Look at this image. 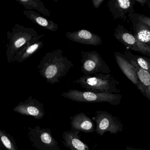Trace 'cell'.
Instances as JSON below:
<instances>
[{"label": "cell", "mask_w": 150, "mask_h": 150, "mask_svg": "<svg viewBox=\"0 0 150 150\" xmlns=\"http://www.w3.org/2000/svg\"><path fill=\"white\" fill-rule=\"evenodd\" d=\"M38 35L37 32L33 28H25L22 25L16 24L12 31H7V39L8 42L6 47L8 62L13 63L14 57L16 53Z\"/></svg>", "instance_id": "3957f363"}, {"label": "cell", "mask_w": 150, "mask_h": 150, "mask_svg": "<svg viewBox=\"0 0 150 150\" xmlns=\"http://www.w3.org/2000/svg\"><path fill=\"white\" fill-rule=\"evenodd\" d=\"M125 57L129 60L135 67L139 81L137 87L141 93L150 101V74L139 67L136 62L129 56L124 52Z\"/></svg>", "instance_id": "5bb4252c"}, {"label": "cell", "mask_w": 150, "mask_h": 150, "mask_svg": "<svg viewBox=\"0 0 150 150\" xmlns=\"http://www.w3.org/2000/svg\"><path fill=\"white\" fill-rule=\"evenodd\" d=\"M66 36L70 41L86 45L99 46L102 43L100 37L87 30L67 32Z\"/></svg>", "instance_id": "8fae6325"}, {"label": "cell", "mask_w": 150, "mask_h": 150, "mask_svg": "<svg viewBox=\"0 0 150 150\" xmlns=\"http://www.w3.org/2000/svg\"><path fill=\"white\" fill-rule=\"evenodd\" d=\"M63 53L61 49L47 52L38 66L40 75L51 85L60 82V79L74 67L72 62L63 56Z\"/></svg>", "instance_id": "6da1fadb"}, {"label": "cell", "mask_w": 150, "mask_h": 150, "mask_svg": "<svg viewBox=\"0 0 150 150\" xmlns=\"http://www.w3.org/2000/svg\"><path fill=\"white\" fill-rule=\"evenodd\" d=\"M136 2L140 4L142 7L144 6L145 5L147 4L148 0H136Z\"/></svg>", "instance_id": "cb8c5ba5"}, {"label": "cell", "mask_w": 150, "mask_h": 150, "mask_svg": "<svg viewBox=\"0 0 150 150\" xmlns=\"http://www.w3.org/2000/svg\"><path fill=\"white\" fill-rule=\"evenodd\" d=\"M13 110L22 115L31 116L37 120L42 119L45 115L43 104L32 96L24 101L20 102Z\"/></svg>", "instance_id": "9c48e42d"}, {"label": "cell", "mask_w": 150, "mask_h": 150, "mask_svg": "<svg viewBox=\"0 0 150 150\" xmlns=\"http://www.w3.org/2000/svg\"><path fill=\"white\" fill-rule=\"evenodd\" d=\"M72 130L79 131L85 133H93L95 131V125L93 119L85 113H80L70 117Z\"/></svg>", "instance_id": "9a60e30c"}, {"label": "cell", "mask_w": 150, "mask_h": 150, "mask_svg": "<svg viewBox=\"0 0 150 150\" xmlns=\"http://www.w3.org/2000/svg\"><path fill=\"white\" fill-rule=\"evenodd\" d=\"M126 150H145L144 149H139V148H133L132 147H126Z\"/></svg>", "instance_id": "d4e9b609"}, {"label": "cell", "mask_w": 150, "mask_h": 150, "mask_svg": "<svg viewBox=\"0 0 150 150\" xmlns=\"http://www.w3.org/2000/svg\"><path fill=\"white\" fill-rule=\"evenodd\" d=\"M92 119L96 122L95 132L100 136H103L108 132L116 134L122 131L123 126L122 123L108 111L97 110Z\"/></svg>", "instance_id": "52a82bcc"}, {"label": "cell", "mask_w": 150, "mask_h": 150, "mask_svg": "<svg viewBox=\"0 0 150 150\" xmlns=\"http://www.w3.org/2000/svg\"><path fill=\"white\" fill-rule=\"evenodd\" d=\"M22 5L25 10H35L45 17H50L51 15L50 10L46 8L43 2L40 0H16Z\"/></svg>", "instance_id": "d6986e66"}, {"label": "cell", "mask_w": 150, "mask_h": 150, "mask_svg": "<svg viewBox=\"0 0 150 150\" xmlns=\"http://www.w3.org/2000/svg\"><path fill=\"white\" fill-rule=\"evenodd\" d=\"M124 52L128 54L143 70L148 72L150 74V59L144 56L132 54L129 50L126 49Z\"/></svg>", "instance_id": "44dd1931"}, {"label": "cell", "mask_w": 150, "mask_h": 150, "mask_svg": "<svg viewBox=\"0 0 150 150\" xmlns=\"http://www.w3.org/2000/svg\"><path fill=\"white\" fill-rule=\"evenodd\" d=\"M114 35L127 48L150 57V46L139 42L123 26L118 24L115 29Z\"/></svg>", "instance_id": "ba28073f"}, {"label": "cell", "mask_w": 150, "mask_h": 150, "mask_svg": "<svg viewBox=\"0 0 150 150\" xmlns=\"http://www.w3.org/2000/svg\"><path fill=\"white\" fill-rule=\"evenodd\" d=\"M73 82L87 91L114 94L118 93L121 91L117 87L119 81L110 74L84 75Z\"/></svg>", "instance_id": "7a4b0ae2"}, {"label": "cell", "mask_w": 150, "mask_h": 150, "mask_svg": "<svg viewBox=\"0 0 150 150\" xmlns=\"http://www.w3.org/2000/svg\"><path fill=\"white\" fill-rule=\"evenodd\" d=\"M2 150V149H1V150Z\"/></svg>", "instance_id": "4316f807"}, {"label": "cell", "mask_w": 150, "mask_h": 150, "mask_svg": "<svg viewBox=\"0 0 150 150\" xmlns=\"http://www.w3.org/2000/svg\"><path fill=\"white\" fill-rule=\"evenodd\" d=\"M114 55L116 61L121 71L137 88L139 86L138 79L136 69L133 65L125 57L123 54L116 52Z\"/></svg>", "instance_id": "e0dca14e"}, {"label": "cell", "mask_w": 150, "mask_h": 150, "mask_svg": "<svg viewBox=\"0 0 150 150\" xmlns=\"http://www.w3.org/2000/svg\"><path fill=\"white\" fill-rule=\"evenodd\" d=\"M79 132V131L71 130L63 132V144L70 150H90L88 145L81 139Z\"/></svg>", "instance_id": "2e32d148"}, {"label": "cell", "mask_w": 150, "mask_h": 150, "mask_svg": "<svg viewBox=\"0 0 150 150\" xmlns=\"http://www.w3.org/2000/svg\"><path fill=\"white\" fill-rule=\"evenodd\" d=\"M23 14L29 20L39 26L52 32H56L58 29V25L56 23L45 18L34 10H25Z\"/></svg>", "instance_id": "ac0fdd59"}, {"label": "cell", "mask_w": 150, "mask_h": 150, "mask_svg": "<svg viewBox=\"0 0 150 150\" xmlns=\"http://www.w3.org/2000/svg\"><path fill=\"white\" fill-rule=\"evenodd\" d=\"M132 24L133 35L139 42L150 46V27L138 19L135 13L128 15Z\"/></svg>", "instance_id": "4fadbf2b"}, {"label": "cell", "mask_w": 150, "mask_h": 150, "mask_svg": "<svg viewBox=\"0 0 150 150\" xmlns=\"http://www.w3.org/2000/svg\"><path fill=\"white\" fill-rule=\"evenodd\" d=\"M135 15L139 20L146 23L149 27H150V16H147L144 14H137L136 13H135Z\"/></svg>", "instance_id": "7402d4cb"}, {"label": "cell", "mask_w": 150, "mask_h": 150, "mask_svg": "<svg viewBox=\"0 0 150 150\" xmlns=\"http://www.w3.org/2000/svg\"><path fill=\"white\" fill-rule=\"evenodd\" d=\"M81 72L85 75L98 73L110 74L111 70L96 51H81Z\"/></svg>", "instance_id": "8992f818"}, {"label": "cell", "mask_w": 150, "mask_h": 150, "mask_svg": "<svg viewBox=\"0 0 150 150\" xmlns=\"http://www.w3.org/2000/svg\"><path fill=\"white\" fill-rule=\"evenodd\" d=\"M0 139L1 149L4 150H19L14 139L4 130H0Z\"/></svg>", "instance_id": "ffe728a7"}, {"label": "cell", "mask_w": 150, "mask_h": 150, "mask_svg": "<svg viewBox=\"0 0 150 150\" xmlns=\"http://www.w3.org/2000/svg\"><path fill=\"white\" fill-rule=\"evenodd\" d=\"M45 35H38L24 45L14 56L13 62L21 63L32 57L38 51L43 47L44 43L40 40Z\"/></svg>", "instance_id": "7c38bea8"}, {"label": "cell", "mask_w": 150, "mask_h": 150, "mask_svg": "<svg viewBox=\"0 0 150 150\" xmlns=\"http://www.w3.org/2000/svg\"><path fill=\"white\" fill-rule=\"evenodd\" d=\"M61 96L77 102H107L115 106L119 105L122 99V95L118 93L81 91L75 89H69L67 92L61 94Z\"/></svg>", "instance_id": "277c9868"}, {"label": "cell", "mask_w": 150, "mask_h": 150, "mask_svg": "<svg viewBox=\"0 0 150 150\" xmlns=\"http://www.w3.org/2000/svg\"><path fill=\"white\" fill-rule=\"evenodd\" d=\"M92 1L94 8L96 9H98L104 1V0H92Z\"/></svg>", "instance_id": "603a6c76"}, {"label": "cell", "mask_w": 150, "mask_h": 150, "mask_svg": "<svg viewBox=\"0 0 150 150\" xmlns=\"http://www.w3.org/2000/svg\"><path fill=\"white\" fill-rule=\"evenodd\" d=\"M28 129L30 140L36 150H61L50 129L36 126L34 128L28 127Z\"/></svg>", "instance_id": "5b68a950"}, {"label": "cell", "mask_w": 150, "mask_h": 150, "mask_svg": "<svg viewBox=\"0 0 150 150\" xmlns=\"http://www.w3.org/2000/svg\"><path fill=\"white\" fill-rule=\"evenodd\" d=\"M136 0H110L108 6L114 21L120 19H126V14L136 13L133 6Z\"/></svg>", "instance_id": "30bf717a"}, {"label": "cell", "mask_w": 150, "mask_h": 150, "mask_svg": "<svg viewBox=\"0 0 150 150\" xmlns=\"http://www.w3.org/2000/svg\"><path fill=\"white\" fill-rule=\"evenodd\" d=\"M146 5H147L148 8H150V0H148V2H147V4H146Z\"/></svg>", "instance_id": "484cf974"}]
</instances>
